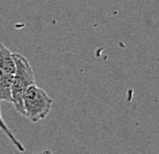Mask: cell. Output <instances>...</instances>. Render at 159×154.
<instances>
[{
    "label": "cell",
    "instance_id": "3",
    "mask_svg": "<svg viewBox=\"0 0 159 154\" xmlns=\"http://www.w3.org/2000/svg\"><path fill=\"white\" fill-rule=\"evenodd\" d=\"M12 75L0 69V101L11 102Z\"/></svg>",
    "mask_w": 159,
    "mask_h": 154
},
{
    "label": "cell",
    "instance_id": "6",
    "mask_svg": "<svg viewBox=\"0 0 159 154\" xmlns=\"http://www.w3.org/2000/svg\"><path fill=\"white\" fill-rule=\"evenodd\" d=\"M33 154H56V153H54L53 151H51V150H43V151H41V152L33 153Z\"/></svg>",
    "mask_w": 159,
    "mask_h": 154
},
{
    "label": "cell",
    "instance_id": "2",
    "mask_svg": "<svg viewBox=\"0 0 159 154\" xmlns=\"http://www.w3.org/2000/svg\"><path fill=\"white\" fill-rule=\"evenodd\" d=\"M54 100L50 95L35 84L30 85L23 95L24 116L32 123L46 119Z\"/></svg>",
    "mask_w": 159,
    "mask_h": 154
},
{
    "label": "cell",
    "instance_id": "5",
    "mask_svg": "<svg viewBox=\"0 0 159 154\" xmlns=\"http://www.w3.org/2000/svg\"><path fill=\"white\" fill-rule=\"evenodd\" d=\"M0 130H1L2 133L8 138V140L11 142V144L14 145V147H16V148H17L20 152H25L24 145L17 139V138H16L15 134L12 133V131L9 129V127L7 126V124L5 123V121L3 120L2 114H1V107H0Z\"/></svg>",
    "mask_w": 159,
    "mask_h": 154
},
{
    "label": "cell",
    "instance_id": "1",
    "mask_svg": "<svg viewBox=\"0 0 159 154\" xmlns=\"http://www.w3.org/2000/svg\"><path fill=\"white\" fill-rule=\"evenodd\" d=\"M12 58L15 61V72L11 83V102L17 112L24 116L23 95L30 85L35 84V76L26 57L19 53H12Z\"/></svg>",
    "mask_w": 159,
    "mask_h": 154
},
{
    "label": "cell",
    "instance_id": "4",
    "mask_svg": "<svg viewBox=\"0 0 159 154\" xmlns=\"http://www.w3.org/2000/svg\"><path fill=\"white\" fill-rule=\"evenodd\" d=\"M0 69L9 75H14L15 72V61L12 58V53L1 43H0Z\"/></svg>",
    "mask_w": 159,
    "mask_h": 154
}]
</instances>
